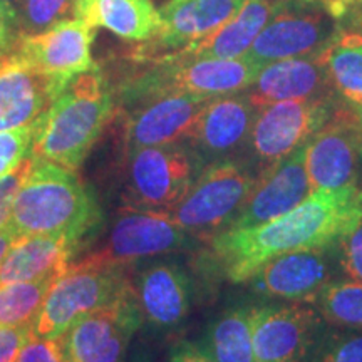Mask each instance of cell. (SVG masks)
<instances>
[{"label":"cell","instance_id":"cell-1","mask_svg":"<svg viewBox=\"0 0 362 362\" xmlns=\"http://www.w3.org/2000/svg\"><path fill=\"white\" fill-rule=\"evenodd\" d=\"M362 220L357 185L312 192L293 210L247 228H226L208 240V257L232 284H245L265 262L284 253L334 245Z\"/></svg>","mask_w":362,"mask_h":362},{"label":"cell","instance_id":"cell-42","mask_svg":"<svg viewBox=\"0 0 362 362\" xmlns=\"http://www.w3.org/2000/svg\"><path fill=\"white\" fill-rule=\"evenodd\" d=\"M357 117H359V123H361V126H362V112H361V115H357Z\"/></svg>","mask_w":362,"mask_h":362},{"label":"cell","instance_id":"cell-18","mask_svg":"<svg viewBox=\"0 0 362 362\" xmlns=\"http://www.w3.org/2000/svg\"><path fill=\"white\" fill-rule=\"evenodd\" d=\"M310 193L305 146H302L282 161L260 171L250 197L226 228H247L277 218L300 205Z\"/></svg>","mask_w":362,"mask_h":362},{"label":"cell","instance_id":"cell-33","mask_svg":"<svg viewBox=\"0 0 362 362\" xmlns=\"http://www.w3.org/2000/svg\"><path fill=\"white\" fill-rule=\"evenodd\" d=\"M339 265L344 277L362 282V220L337 242Z\"/></svg>","mask_w":362,"mask_h":362},{"label":"cell","instance_id":"cell-16","mask_svg":"<svg viewBox=\"0 0 362 362\" xmlns=\"http://www.w3.org/2000/svg\"><path fill=\"white\" fill-rule=\"evenodd\" d=\"M257 112L259 110L245 90L210 99L185 143L205 165L233 158L235 153L247 148Z\"/></svg>","mask_w":362,"mask_h":362},{"label":"cell","instance_id":"cell-31","mask_svg":"<svg viewBox=\"0 0 362 362\" xmlns=\"http://www.w3.org/2000/svg\"><path fill=\"white\" fill-rule=\"evenodd\" d=\"M309 362H362V330L329 325Z\"/></svg>","mask_w":362,"mask_h":362},{"label":"cell","instance_id":"cell-8","mask_svg":"<svg viewBox=\"0 0 362 362\" xmlns=\"http://www.w3.org/2000/svg\"><path fill=\"white\" fill-rule=\"evenodd\" d=\"M334 96L288 99L260 107L247 148L264 171L305 146L337 112Z\"/></svg>","mask_w":362,"mask_h":362},{"label":"cell","instance_id":"cell-20","mask_svg":"<svg viewBox=\"0 0 362 362\" xmlns=\"http://www.w3.org/2000/svg\"><path fill=\"white\" fill-rule=\"evenodd\" d=\"M143 320L156 330H173L192 310V280L176 262H155L133 282Z\"/></svg>","mask_w":362,"mask_h":362},{"label":"cell","instance_id":"cell-32","mask_svg":"<svg viewBox=\"0 0 362 362\" xmlns=\"http://www.w3.org/2000/svg\"><path fill=\"white\" fill-rule=\"evenodd\" d=\"M35 131H37V123L24 128L0 131V180L16 171L30 156Z\"/></svg>","mask_w":362,"mask_h":362},{"label":"cell","instance_id":"cell-28","mask_svg":"<svg viewBox=\"0 0 362 362\" xmlns=\"http://www.w3.org/2000/svg\"><path fill=\"white\" fill-rule=\"evenodd\" d=\"M312 305L330 327L362 330V282L341 275L317 293Z\"/></svg>","mask_w":362,"mask_h":362},{"label":"cell","instance_id":"cell-19","mask_svg":"<svg viewBox=\"0 0 362 362\" xmlns=\"http://www.w3.org/2000/svg\"><path fill=\"white\" fill-rule=\"evenodd\" d=\"M56 98L51 81L16 49L0 56V131L39 123Z\"/></svg>","mask_w":362,"mask_h":362},{"label":"cell","instance_id":"cell-40","mask_svg":"<svg viewBox=\"0 0 362 362\" xmlns=\"http://www.w3.org/2000/svg\"><path fill=\"white\" fill-rule=\"evenodd\" d=\"M0 2L7 4V6H11V7H13V8H16V11H17V7H19L21 0H0Z\"/></svg>","mask_w":362,"mask_h":362},{"label":"cell","instance_id":"cell-5","mask_svg":"<svg viewBox=\"0 0 362 362\" xmlns=\"http://www.w3.org/2000/svg\"><path fill=\"white\" fill-rule=\"evenodd\" d=\"M133 291L128 267L107 264L89 255L54 280L45 296L33 334L39 337H59L90 312L112 304Z\"/></svg>","mask_w":362,"mask_h":362},{"label":"cell","instance_id":"cell-17","mask_svg":"<svg viewBox=\"0 0 362 362\" xmlns=\"http://www.w3.org/2000/svg\"><path fill=\"white\" fill-rule=\"evenodd\" d=\"M210 99L214 98L166 94L129 107L124 123L126 151L185 143Z\"/></svg>","mask_w":362,"mask_h":362},{"label":"cell","instance_id":"cell-24","mask_svg":"<svg viewBox=\"0 0 362 362\" xmlns=\"http://www.w3.org/2000/svg\"><path fill=\"white\" fill-rule=\"evenodd\" d=\"M74 248L66 237L29 235L17 238L0 262V287L61 275L69 267Z\"/></svg>","mask_w":362,"mask_h":362},{"label":"cell","instance_id":"cell-34","mask_svg":"<svg viewBox=\"0 0 362 362\" xmlns=\"http://www.w3.org/2000/svg\"><path fill=\"white\" fill-rule=\"evenodd\" d=\"M17 362H69L61 337H39L30 334L22 346Z\"/></svg>","mask_w":362,"mask_h":362},{"label":"cell","instance_id":"cell-25","mask_svg":"<svg viewBox=\"0 0 362 362\" xmlns=\"http://www.w3.org/2000/svg\"><path fill=\"white\" fill-rule=\"evenodd\" d=\"M74 17L128 42H149L161 27L160 11L151 0H76Z\"/></svg>","mask_w":362,"mask_h":362},{"label":"cell","instance_id":"cell-37","mask_svg":"<svg viewBox=\"0 0 362 362\" xmlns=\"http://www.w3.org/2000/svg\"><path fill=\"white\" fill-rule=\"evenodd\" d=\"M21 37V25L17 11L0 2V56L11 52Z\"/></svg>","mask_w":362,"mask_h":362},{"label":"cell","instance_id":"cell-38","mask_svg":"<svg viewBox=\"0 0 362 362\" xmlns=\"http://www.w3.org/2000/svg\"><path fill=\"white\" fill-rule=\"evenodd\" d=\"M168 362H215V361L202 349L200 344H194L189 341H180L171 347L168 354Z\"/></svg>","mask_w":362,"mask_h":362},{"label":"cell","instance_id":"cell-41","mask_svg":"<svg viewBox=\"0 0 362 362\" xmlns=\"http://www.w3.org/2000/svg\"><path fill=\"white\" fill-rule=\"evenodd\" d=\"M354 22H356V25L351 27V29H362V11H361L359 16H357V19Z\"/></svg>","mask_w":362,"mask_h":362},{"label":"cell","instance_id":"cell-30","mask_svg":"<svg viewBox=\"0 0 362 362\" xmlns=\"http://www.w3.org/2000/svg\"><path fill=\"white\" fill-rule=\"evenodd\" d=\"M76 0H21L17 7L21 34L33 35L74 16Z\"/></svg>","mask_w":362,"mask_h":362},{"label":"cell","instance_id":"cell-3","mask_svg":"<svg viewBox=\"0 0 362 362\" xmlns=\"http://www.w3.org/2000/svg\"><path fill=\"white\" fill-rule=\"evenodd\" d=\"M115 111V96L96 66L72 79L40 117L30 156L76 171Z\"/></svg>","mask_w":362,"mask_h":362},{"label":"cell","instance_id":"cell-15","mask_svg":"<svg viewBox=\"0 0 362 362\" xmlns=\"http://www.w3.org/2000/svg\"><path fill=\"white\" fill-rule=\"evenodd\" d=\"M362 161V126L344 106L305 144V171L312 192L356 185Z\"/></svg>","mask_w":362,"mask_h":362},{"label":"cell","instance_id":"cell-7","mask_svg":"<svg viewBox=\"0 0 362 362\" xmlns=\"http://www.w3.org/2000/svg\"><path fill=\"white\" fill-rule=\"evenodd\" d=\"M126 153V200L129 206L144 210L170 211L205 168V163L188 143Z\"/></svg>","mask_w":362,"mask_h":362},{"label":"cell","instance_id":"cell-6","mask_svg":"<svg viewBox=\"0 0 362 362\" xmlns=\"http://www.w3.org/2000/svg\"><path fill=\"white\" fill-rule=\"evenodd\" d=\"M259 175L235 158L210 163L168 214L192 237L208 242L235 220Z\"/></svg>","mask_w":362,"mask_h":362},{"label":"cell","instance_id":"cell-9","mask_svg":"<svg viewBox=\"0 0 362 362\" xmlns=\"http://www.w3.org/2000/svg\"><path fill=\"white\" fill-rule=\"evenodd\" d=\"M255 362H309L329 329L314 305L265 302L250 305Z\"/></svg>","mask_w":362,"mask_h":362},{"label":"cell","instance_id":"cell-36","mask_svg":"<svg viewBox=\"0 0 362 362\" xmlns=\"http://www.w3.org/2000/svg\"><path fill=\"white\" fill-rule=\"evenodd\" d=\"M33 334V325L0 327V362H17L22 346Z\"/></svg>","mask_w":362,"mask_h":362},{"label":"cell","instance_id":"cell-4","mask_svg":"<svg viewBox=\"0 0 362 362\" xmlns=\"http://www.w3.org/2000/svg\"><path fill=\"white\" fill-rule=\"evenodd\" d=\"M248 56L238 59L185 57L166 54L149 69L126 81L119 90L124 106L133 107L166 94L218 98L248 89L262 69Z\"/></svg>","mask_w":362,"mask_h":362},{"label":"cell","instance_id":"cell-11","mask_svg":"<svg viewBox=\"0 0 362 362\" xmlns=\"http://www.w3.org/2000/svg\"><path fill=\"white\" fill-rule=\"evenodd\" d=\"M341 33V27L309 0H292L259 34L247 56L265 66L282 59L320 52Z\"/></svg>","mask_w":362,"mask_h":362},{"label":"cell","instance_id":"cell-27","mask_svg":"<svg viewBox=\"0 0 362 362\" xmlns=\"http://www.w3.org/2000/svg\"><path fill=\"white\" fill-rule=\"evenodd\" d=\"M200 347L215 362H255L250 327V305H238L215 317Z\"/></svg>","mask_w":362,"mask_h":362},{"label":"cell","instance_id":"cell-21","mask_svg":"<svg viewBox=\"0 0 362 362\" xmlns=\"http://www.w3.org/2000/svg\"><path fill=\"white\" fill-rule=\"evenodd\" d=\"M245 94L257 110L288 99L336 96L320 52L269 62Z\"/></svg>","mask_w":362,"mask_h":362},{"label":"cell","instance_id":"cell-26","mask_svg":"<svg viewBox=\"0 0 362 362\" xmlns=\"http://www.w3.org/2000/svg\"><path fill=\"white\" fill-rule=\"evenodd\" d=\"M332 93L356 115L362 112V29H341L320 51Z\"/></svg>","mask_w":362,"mask_h":362},{"label":"cell","instance_id":"cell-23","mask_svg":"<svg viewBox=\"0 0 362 362\" xmlns=\"http://www.w3.org/2000/svg\"><path fill=\"white\" fill-rule=\"evenodd\" d=\"M292 0H247L228 24L220 27L208 37L187 45L176 56L238 59L247 56L250 47L282 8Z\"/></svg>","mask_w":362,"mask_h":362},{"label":"cell","instance_id":"cell-13","mask_svg":"<svg viewBox=\"0 0 362 362\" xmlns=\"http://www.w3.org/2000/svg\"><path fill=\"white\" fill-rule=\"evenodd\" d=\"M192 238L168 211L128 206L112 223L106 247L93 253V257L107 264L128 267L133 262L187 248Z\"/></svg>","mask_w":362,"mask_h":362},{"label":"cell","instance_id":"cell-29","mask_svg":"<svg viewBox=\"0 0 362 362\" xmlns=\"http://www.w3.org/2000/svg\"><path fill=\"white\" fill-rule=\"evenodd\" d=\"M57 277L59 275H49L33 282H17L0 287V327L33 325Z\"/></svg>","mask_w":362,"mask_h":362},{"label":"cell","instance_id":"cell-39","mask_svg":"<svg viewBox=\"0 0 362 362\" xmlns=\"http://www.w3.org/2000/svg\"><path fill=\"white\" fill-rule=\"evenodd\" d=\"M19 238L16 233L12 232L11 228H2L0 230V262L4 260V257H6V253L8 252V248L13 245V242Z\"/></svg>","mask_w":362,"mask_h":362},{"label":"cell","instance_id":"cell-10","mask_svg":"<svg viewBox=\"0 0 362 362\" xmlns=\"http://www.w3.org/2000/svg\"><path fill=\"white\" fill-rule=\"evenodd\" d=\"M341 275L337 243H334L274 257L245 284L262 297L292 304H312L317 293Z\"/></svg>","mask_w":362,"mask_h":362},{"label":"cell","instance_id":"cell-2","mask_svg":"<svg viewBox=\"0 0 362 362\" xmlns=\"http://www.w3.org/2000/svg\"><path fill=\"white\" fill-rule=\"evenodd\" d=\"M101 208L72 170L33 158V168L13 202L8 228L17 237L52 235L76 247L98 228Z\"/></svg>","mask_w":362,"mask_h":362},{"label":"cell","instance_id":"cell-35","mask_svg":"<svg viewBox=\"0 0 362 362\" xmlns=\"http://www.w3.org/2000/svg\"><path fill=\"white\" fill-rule=\"evenodd\" d=\"M30 168H33V156L27 158L16 171H12L6 178L0 180V230L8 226V221H11L12 216L13 202H16L19 189L24 185L27 176H29Z\"/></svg>","mask_w":362,"mask_h":362},{"label":"cell","instance_id":"cell-14","mask_svg":"<svg viewBox=\"0 0 362 362\" xmlns=\"http://www.w3.org/2000/svg\"><path fill=\"white\" fill-rule=\"evenodd\" d=\"M93 42L94 27L74 17L40 34H21L13 49L51 81L59 96L72 79L96 67Z\"/></svg>","mask_w":362,"mask_h":362},{"label":"cell","instance_id":"cell-22","mask_svg":"<svg viewBox=\"0 0 362 362\" xmlns=\"http://www.w3.org/2000/svg\"><path fill=\"white\" fill-rule=\"evenodd\" d=\"M245 4L247 0H171L158 8L161 27L149 47L178 52L228 24Z\"/></svg>","mask_w":362,"mask_h":362},{"label":"cell","instance_id":"cell-12","mask_svg":"<svg viewBox=\"0 0 362 362\" xmlns=\"http://www.w3.org/2000/svg\"><path fill=\"white\" fill-rule=\"evenodd\" d=\"M141 322L133 288L112 304L84 315L59 337L69 362H123Z\"/></svg>","mask_w":362,"mask_h":362}]
</instances>
